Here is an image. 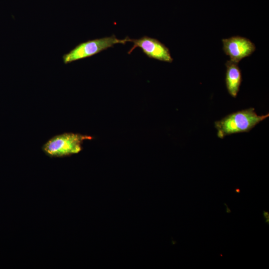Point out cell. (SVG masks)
Wrapping results in <instances>:
<instances>
[{"label": "cell", "instance_id": "6", "mask_svg": "<svg viewBox=\"0 0 269 269\" xmlns=\"http://www.w3.org/2000/svg\"><path fill=\"white\" fill-rule=\"evenodd\" d=\"M226 67L225 84L228 93L236 98L240 90L242 81V73L238 63L228 60Z\"/></svg>", "mask_w": 269, "mask_h": 269}, {"label": "cell", "instance_id": "1", "mask_svg": "<svg viewBox=\"0 0 269 269\" xmlns=\"http://www.w3.org/2000/svg\"><path fill=\"white\" fill-rule=\"evenodd\" d=\"M269 117V113L258 115L254 108L233 112L215 122L217 136L223 139L227 135L249 132Z\"/></svg>", "mask_w": 269, "mask_h": 269}, {"label": "cell", "instance_id": "2", "mask_svg": "<svg viewBox=\"0 0 269 269\" xmlns=\"http://www.w3.org/2000/svg\"><path fill=\"white\" fill-rule=\"evenodd\" d=\"M92 137L73 133H65L49 139L42 146L45 154L51 157H63L79 152L83 141Z\"/></svg>", "mask_w": 269, "mask_h": 269}, {"label": "cell", "instance_id": "5", "mask_svg": "<svg viewBox=\"0 0 269 269\" xmlns=\"http://www.w3.org/2000/svg\"><path fill=\"white\" fill-rule=\"evenodd\" d=\"M223 50L231 61L239 63L243 59L251 56L256 50V46L249 39L234 36L222 39Z\"/></svg>", "mask_w": 269, "mask_h": 269}, {"label": "cell", "instance_id": "3", "mask_svg": "<svg viewBox=\"0 0 269 269\" xmlns=\"http://www.w3.org/2000/svg\"><path fill=\"white\" fill-rule=\"evenodd\" d=\"M131 38L127 36L123 39H118L115 35L111 36L89 40L76 45L69 52L62 56L65 64L91 57L109 48L113 47L116 44H125Z\"/></svg>", "mask_w": 269, "mask_h": 269}, {"label": "cell", "instance_id": "7", "mask_svg": "<svg viewBox=\"0 0 269 269\" xmlns=\"http://www.w3.org/2000/svg\"><path fill=\"white\" fill-rule=\"evenodd\" d=\"M264 217L266 219V223L269 224V213L268 212L264 211H263Z\"/></svg>", "mask_w": 269, "mask_h": 269}, {"label": "cell", "instance_id": "9", "mask_svg": "<svg viewBox=\"0 0 269 269\" xmlns=\"http://www.w3.org/2000/svg\"><path fill=\"white\" fill-rule=\"evenodd\" d=\"M235 192H236L237 193H240V189L239 188H236L235 190Z\"/></svg>", "mask_w": 269, "mask_h": 269}, {"label": "cell", "instance_id": "8", "mask_svg": "<svg viewBox=\"0 0 269 269\" xmlns=\"http://www.w3.org/2000/svg\"><path fill=\"white\" fill-rule=\"evenodd\" d=\"M225 205L226 206V212L227 213H230L231 212V210L229 209V208L228 207V205L226 204V203H224Z\"/></svg>", "mask_w": 269, "mask_h": 269}, {"label": "cell", "instance_id": "4", "mask_svg": "<svg viewBox=\"0 0 269 269\" xmlns=\"http://www.w3.org/2000/svg\"><path fill=\"white\" fill-rule=\"evenodd\" d=\"M130 41L132 42L134 45L129 51V54L136 47H139L150 58L168 63L173 61V59L168 48L155 38L144 36L138 39H131Z\"/></svg>", "mask_w": 269, "mask_h": 269}]
</instances>
